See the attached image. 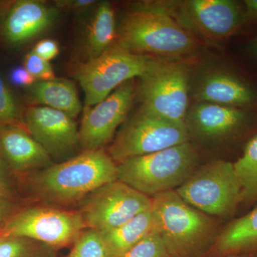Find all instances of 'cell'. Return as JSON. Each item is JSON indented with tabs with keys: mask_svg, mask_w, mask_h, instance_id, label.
I'll use <instances>...</instances> for the list:
<instances>
[{
	"mask_svg": "<svg viewBox=\"0 0 257 257\" xmlns=\"http://www.w3.org/2000/svg\"><path fill=\"white\" fill-rule=\"evenodd\" d=\"M29 94L35 104L62 111L73 119L82 111L77 89L67 79L37 81L30 87Z\"/></svg>",
	"mask_w": 257,
	"mask_h": 257,
	"instance_id": "d6986e66",
	"label": "cell"
},
{
	"mask_svg": "<svg viewBox=\"0 0 257 257\" xmlns=\"http://www.w3.org/2000/svg\"><path fill=\"white\" fill-rule=\"evenodd\" d=\"M66 257H111L101 231L87 228L72 244Z\"/></svg>",
	"mask_w": 257,
	"mask_h": 257,
	"instance_id": "cb8c5ba5",
	"label": "cell"
},
{
	"mask_svg": "<svg viewBox=\"0 0 257 257\" xmlns=\"http://www.w3.org/2000/svg\"><path fill=\"white\" fill-rule=\"evenodd\" d=\"M257 251V206L219 231L205 257L246 255Z\"/></svg>",
	"mask_w": 257,
	"mask_h": 257,
	"instance_id": "ac0fdd59",
	"label": "cell"
},
{
	"mask_svg": "<svg viewBox=\"0 0 257 257\" xmlns=\"http://www.w3.org/2000/svg\"><path fill=\"white\" fill-rule=\"evenodd\" d=\"M10 198L7 196H0V234L6 223L14 214V204Z\"/></svg>",
	"mask_w": 257,
	"mask_h": 257,
	"instance_id": "f546056e",
	"label": "cell"
},
{
	"mask_svg": "<svg viewBox=\"0 0 257 257\" xmlns=\"http://www.w3.org/2000/svg\"><path fill=\"white\" fill-rule=\"evenodd\" d=\"M57 11L35 0H20L5 15L2 34L8 43L18 45L32 40L55 22Z\"/></svg>",
	"mask_w": 257,
	"mask_h": 257,
	"instance_id": "2e32d148",
	"label": "cell"
},
{
	"mask_svg": "<svg viewBox=\"0 0 257 257\" xmlns=\"http://www.w3.org/2000/svg\"><path fill=\"white\" fill-rule=\"evenodd\" d=\"M198 102L248 109L257 102V91L247 81L226 71H211L196 86Z\"/></svg>",
	"mask_w": 257,
	"mask_h": 257,
	"instance_id": "9a60e30c",
	"label": "cell"
},
{
	"mask_svg": "<svg viewBox=\"0 0 257 257\" xmlns=\"http://www.w3.org/2000/svg\"><path fill=\"white\" fill-rule=\"evenodd\" d=\"M25 127L52 158L71 155L79 145V133L73 118L44 106H32L25 111Z\"/></svg>",
	"mask_w": 257,
	"mask_h": 257,
	"instance_id": "4fadbf2b",
	"label": "cell"
},
{
	"mask_svg": "<svg viewBox=\"0 0 257 257\" xmlns=\"http://www.w3.org/2000/svg\"><path fill=\"white\" fill-rule=\"evenodd\" d=\"M224 257H251L250 256H246V255H239V256H229Z\"/></svg>",
	"mask_w": 257,
	"mask_h": 257,
	"instance_id": "d590c367",
	"label": "cell"
},
{
	"mask_svg": "<svg viewBox=\"0 0 257 257\" xmlns=\"http://www.w3.org/2000/svg\"><path fill=\"white\" fill-rule=\"evenodd\" d=\"M10 195L9 180L7 176L4 163L0 160V196L10 197Z\"/></svg>",
	"mask_w": 257,
	"mask_h": 257,
	"instance_id": "d6a6232c",
	"label": "cell"
},
{
	"mask_svg": "<svg viewBox=\"0 0 257 257\" xmlns=\"http://www.w3.org/2000/svg\"><path fill=\"white\" fill-rule=\"evenodd\" d=\"M246 22L257 23V0L243 1Z\"/></svg>",
	"mask_w": 257,
	"mask_h": 257,
	"instance_id": "1f68e13d",
	"label": "cell"
},
{
	"mask_svg": "<svg viewBox=\"0 0 257 257\" xmlns=\"http://www.w3.org/2000/svg\"><path fill=\"white\" fill-rule=\"evenodd\" d=\"M116 33L114 9L110 3H101L88 28L85 47L89 60L96 58L112 46Z\"/></svg>",
	"mask_w": 257,
	"mask_h": 257,
	"instance_id": "44dd1931",
	"label": "cell"
},
{
	"mask_svg": "<svg viewBox=\"0 0 257 257\" xmlns=\"http://www.w3.org/2000/svg\"><path fill=\"white\" fill-rule=\"evenodd\" d=\"M24 67L37 81H49L55 79V72L50 62L43 60L32 51L25 56Z\"/></svg>",
	"mask_w": 257,
	"mask_h": 257,
	"instance_id": "4316f807",
	"label": "cell"
},
{
	"mask_svg": "<svg viewBox=\"0 0 257 257\" xmlns=\"http://www.w3.org/2000/svg\"><path fill=\"white\" fill-rule=\"evenodd\" d=\"M32 52L45 61L53 60L60 53L58 43L53 40L45 39L37 42Z\"/></svg>",
	"mask_w": 257,
	"mask_h": 257,
	"instance_id": "83f0119b",
	"label": "cell"
},
{
	"mask_svg": "<svg viewBox=\"0 0 257 257\" xmlns=\"http://www.w3.org/2000/svg\"><path fill=\"white\" fill-rule=\"evenodd\" d=\"M199 155L185 143L119 162L117 179L150 197L176 190L197 168Z\"/></svg>",
	"mask_w": 257,
	"mask_h": 257,
	"instance_id": "277c9868",
	"label": "cell"
},
{
	"mask_svg": "<svg viewBox=\"0 0 257 257\" xmlns=\"http://www.w3.org/2000/svg\"><path fill=\"white\" fill-rule=\"evenodd\" d=\"M248 50L251 55L257 58V35L248 44Z\"/></svg>",
	"mask_w": 257,
	"mask_h": 257,
	"instance_id": "836d02e7",
	"label": "cell"
},
{
	"mask_svg": "<svg viewBox=\"0 0 257 257\" xmlns=\"http://www.w3.org/2000/svg\"><path fill=\"white\" fill-rule=\"evenodd\" d=\"M254 116L248 109L197 102L186 116L189 135L205 141L239 136L251 127Z\"/></svg>",
	"mask_w": 257,
	"mask_h": 257,
	"instance_id": "5bb4252c",
	"label": "cell"
},
{
	"mask_svg": "<svg viewBox=\"0 0 257 257\" xmlns=\"http://www.w3.org/2000/svg\"><path fill=\"white\" fill-rule=\"evenodd\" d=\"M185 123L175 122L140 109L121 126L109 155L119 162L189 142Z\"/></svg>",
	"mask_w": 257,
	"mask_h": 257,
	"instance_id": "9c48e42d",
	"label": "cell"
},
{
	"mask_svg": "<svg viewBox=\"0 0 257 257\" xmlns=\"http://www.w3.org/2000/svg\"><path fill=\"white\" fill-rule=\"evenodd\" d=\"M0 257H57V249L28 238L3 236Z\"/></svg>",
	"mask_w": 257,
	"mask_h": 257,
	"instance_id": "603a6c76",
	"label": "cell"
},
{
	"mask_svg": "<svg viewBox=\"0 0 257 257\" xmlns=\"http://www.w3.org/2000/svg\"><path fill=\"white\" fill-rule=\"evenodd\" d=\"M234 167L241 185V204L257 202V134L248 140Z\"/></svg>",
	"mask_w": 257,
	"mask_h": 257,
	"instance_id": "7402d4cb",
	"label": "cell"
},
{
	"mask_svg": "<svg viewBox=\"0 0 257 257\" xmlns=\"http://www.w3.org/2000/svg\"><path fill=\"white\" fill-rule=\"evenodd\" d=\"M136 94L133 81H128L104 100L85 107L79 130V145L84 151L100 150L111 141L126 119Z\"/></svg>",
	"mask_w": 257,
	"mask_h": 257,
	"instance_id": "7c38bea8",
	"label": "cell"
},
{
	"mask_svg": "<svg viewBox=\"0 0 257 257\" xmlns=\"http://www.w3.org/2000/svg\"><path fill=\"white\" fill-rule=\"evenodd\" d=\"M157 234L169 257H205L219 234L214 216L196 209L175 190L152 197Z\"/></svg>",
	"mask_w": 257,
	"mask_h": 257,
	"instance_id": "7a4b0ae2",
	"label": "cell"
},
{
	"mask_svg": "<svg viewBox=\"0 0 257 257\" xmlns=\"http://www.w3.org/2000/svg\"><path fill=\"white\" fill-rule=\"evenodd\" d=\"M140 79L142 111L185 123L190 81L187 64L178 59L155 58Z\"/></svg>",
	"mask_w": 257,
	"mask_h": 257,
	"instance_id": "5b68a950",
	"label": "cell"
},
{
	"mask_svg": "<svg viewBox=\"0 0 257 257\" xmlns=\"http://www.w3.org/2000/svg\"><path fill=\"white\" fill-rule=\"evenodd\" d=\"M4 5H5L4 3H1V2H0V12H1L2 10L4 9Z\"/></svg>",
	"mask_w": 257,
	"mask_h": 257,
	"instance_id": "e575fe53",
	"label": "cell"
},
{
	"mask_svg": "<svg viewBox=\"0 0 257 257\" xmlns=\"http://www.w3.org/2000/svg\"><path fill=\"white\" fill-rule=\"evenodd\" d=\"M157 57L138 55L118 44L79 66L76 77L84 92L86 107L104 100L121 84L141 77Z\"/></svg>",
	"mask_w": 257,
	"mask_h": 257,
	"instance_id": "52a82bcc",
	"label": "cell"
},
{
	"mask_svg": "<svg viewBox=\"0 0 257 257\" xmlns=\"http://www.w3.org/2000/svg\"><path fill=\"white\" fill-rule=\"evenodd\" d=\"M96 1L93 0H63L57 1L56 5L59 8L73 10L76 12L85 11L93 5L95 4Z\"/></svg>",
	"mask_w": 257,
	"mask_h": 257,
	"instance_id": "4dcf8cb0",
	"label": "cell"
},
{
	"mask_svg": "<svg viewBox=\"0 0 257 257\" xmlns=\"http://www.w3.org/2000/svg\"><path fill=\"white\" fill-rule=\"evenodd\" d=\"M116 257H169L157 232L153 233Z\"/></svg>",
	"mask_w": 257,
	"mask_h": 257,
	"instance_id": "484cf974",
	"label": "cell"
},
{
	"mask_svg": "<svg viewBox=\"0 0 257 257\" xmlns=\"http://www.w3.org/2000/svg\"><path fill=\"white\" fill-rule=\"evenodd\" d=\"M0 154L13 170L21 173L52 165L46 150L19 125L0 126Z\"/></svg>",
	"mask_w": 257,
	"mask_h": 257,
	"instance_id": "e0dca14e",
	"label": "cell"
},
{
	"mask_svg": "<svg viewBox=\"0 0 257 257\" xmlns=\"http://www.w3.org/2000/svg\"><path fill=\"white\" fill-rule=\"evenodd\" d=\"M155 232L157 223L152 208L115 229L101 231L111 257L119 256Z\"/></svg>",
	"mask_w": 257,
	"mask_h": 257,
	"instance_id": "ffe728a7",
	"label": "cell"
},
{
	"mask_svg": "<svg viewBox=\"0 0 257 257\" xmlns=\"http://www.w3.org/2000/svg\"><path fill=\"white\" fill-rule=\"evenodd\" d=\"M153 2L189 33L211 41L228 38L246 23L243 5L234 0Z\"/></svg>",
	"mask_w": 257,
	"mask_h": 257,
	"instance_id": "ba28073f",
	"label": "cell"
},
{
	"mask_svg": "<svg viewBox=\"0 0 257 257\" xmlns=\"http://www.w3.org/2000/svg\"><path fill=\"white\" fill-rule=\"evenodd\" d=\"M117 44L133 53L165 59L191 55L199 47L194 35L153 1L135 4L121 21Z\"/></svg>",
	"mask_w": 257,
	"mask_h": 257,
	"instance_id": "6da1fadb",
	"label": "cell"
},
{
	"mask_svg": "<svg viewBox=\"0 0 257 257\" xmlns=\"http://www.w3.org/2000/svg\"><path fill=\"white\" fill-rule=\"evenodd\" d=\"M21 113L14 95L0 75V126H21Z\"/></svg>",
	"mask_w": 257,
	"mask_h": 257,
	"instance_id": "d4e9b609",
	"label": "cell"
},
{
	"mask_svg": "<svg viewBox=\"0 0 257 257\" xmlns=\"http://www.w3.org/2000/svg\"><path fill=\"white\" fill-rule=\"evenodd\" d=\"M10 82L19 87H31L37 82L35 77L23 67H15L10 74Z\"/></svg>",
	"mask_w": 257,
	"mask_h": 257,
	"instance_id": "f1b7e54d",
	"label": "cell"
},
{
	"mask_svg": "<svg viewBox=\"0 0 257 257\" xmlns=\"http://www.w3.org/2000/svg\"><path fill=\"white\" fill-rule=\"evenodd\" d=\"M80 212L87 228L109 231L151 209L152 198L119 180L101 186L82 201Z\"/></svg>",
	"mask_w": 257,
	"mask_h": 257,
	"instance_id": "8fae6325",
	"label": "cell"
},
{
	"mask_svg": "<svg viewBox=\"0 0 257 257\" xmlns=\"http://www.w3.org/2000/svg\"><path fill=\"white\" fill-rule=\"evenodd\" d=\"M85 229L87 226L80 211L32 207L14 213L0 236L28 238L59 249L73 244Z\"/></svg>",
	"mask_w": 257,
	"mask_h": 257,
	"instance_id": "30bf717a",
	"label": "cell"
},
{
	"mask_svg": "<svg viewBox=\"0 0 257 257\" xmlns=\"http://www.w3.org/2000/svg\"><path fill=\"white\" fill-rule=\"evenodd\" d=\"M117 180V165L109 154L84 151L73 158L52 165L32 179L34 190L47 202L69 204L82 202L101 186Z\"/></svg>",
	"mask_w": 257,
	"mask_h": 257,
	"instance_id": "3957f363",
	"label": "cell"
},
{
	"mask_svg": "<svg viewBox=\"0 0 257 257\" xmlns=\"http://www.w3.org/2000/svg\"><path fill=\"white\" fill-rule=\"evenodd\" d=\"M175 191L191 206L214 217H229L241 204V185L234 164L225 160L196 168Z\"/></svg>",
	"mask_w": 257,
	"mask_h": 257,
	"instance_id": "8992f818",
	"label": "cell"
}]
</instances>
